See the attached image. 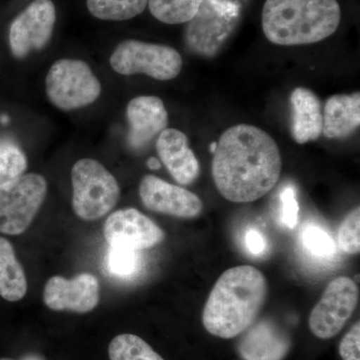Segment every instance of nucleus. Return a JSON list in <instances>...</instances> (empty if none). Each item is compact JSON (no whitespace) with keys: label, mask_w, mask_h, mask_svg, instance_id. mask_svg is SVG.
Returning a JSON list of instances; mask_svg holds the SVG:
<instances>
[{"label":"nucleus","mask_w":360,"mask_h":360,"mask_svg":"<svg viewBox=\"0 0 360 360\" xmlns=\"http://www.w3.org/2000/svg\"><path fill=\"white\" fill-rule=\"evenodd\" d=\"M281 168L276 142L253 125H234L225 130L213 153L215 186L231 202H252L264 198L276 186Z\"/></svg>","instance_id":"f257e3e1"},{"label":"nucleus","mask_w":360,"mask_h":360,"mask_svg":"<svg viewBox=\"0 0 360 360\" xmlns=\"http://www.w3.org/2000/svg\"><path fill=\"white\" fill-rule=\"evenodd\" d=\"M269 285L262 272L250 265L226 270L213 286L202 311L210 335L231 340L245 333L266 302Z\"/></svg>","instance_id":"f03ea898"},{"label":"nucleus","mask_w":360,"mask_h":360,"mask_svg":"<svg viewBox=\"0 0 360 360\" xmlns=\"http://www.w3.org/2000/svg\"><path fill=\"white\" fill-rule=\"evenodd\" d=\"M340 20L338 0H266L262 16L265 37L283 46L326 39L338 30Z\"/></svg>","instance_id":"7ed1b4c3"},{"label":"nucleus","mask_w":360,"mask_h":360,"mask_svg":"<svg viewBox=\"0 0 360 360\" xmlns=\"http://www.w3.org/2000/svg\"><path fill=\"white\" fill-rule=\"evenodd\" d=\"M241 15L239 0H203L198 13L186 22L187 49L203 58H213L236 30Z\"/></svg>","instance_id":"20e7f679"},{"label":"nucleus","mask_w":360,"mask_h":360,"mask_svg":"<svg viewBox=\"0 0 360 360\" xmlns=\"http://www.w3.org/2000/svg\"><path fill=\"white\" fill-rule=\"evenodd\" d=\"M72 207L79 219L92 221L108 214L117 205V180L101 162L92 158L78 160L71 170Z\"/></svg>","instance_id":"39448f33"},{"label":"nucleus","mask_w":360,"mask_h":360,"mask_svg":"<svg viewBox=\"0 0 360 360\" xmlns=\"http://www.w3.org/2000/svg\"><path fill=\"white\" fill-rule=\"evenodd\" d=\"M45 89L56 108L70 111L97 101L101 84L85 61L63 58L52 65L45 79Z\"/></svg>","instance_id":"423d86ee"},{"label":"nucleus","mask_w":360,"mask_h":360,"mask_svg":"<svg viewBox=\"0 0 360 360\" xmlns=\"http://www.w3.org/2000/svg\"><path fill=\"white\" fill-rule=\"evenodd\" d=\"M110 63L118 75H146L165 82L179 77L184 61L174 47L127 39L116 46Z\"/></svg>","instance_id":"0eeeda50"},{"label":"nucleus","mask_w":360,"mask_h":360,"mask_svg":"<svg viewBox=\"0 0 360 360\" xmlns=\"http://www.w3.org/2000/svg\"><path fill=\"white\" fill-rule=\"evenodd\" d=\"M46 193V180L37 174H22L0 184V232L23 233L44 205Z\"/></svg>","instance_id":"6e6552de"},{"label":"nucleus","mask_w":360,"mask_h":360,"mask_svg":"<svg viewBox=\"0 0 360 360\" xmlns=\"http://www.w3.org/2000/svg\"><path fill=\"white\" fill-rule=\"evenodd\" d=\"M359 300L356 283L349 277H336L326 286L321 300L310 312V330L321 340L335 338L354 314Z\"/></svg>","instance_id":"1a4fd4ad"},{"label":"nucleus","mask_w":360,"mask_h":360,"mask_svg":"<svg viewBox=\"0 0 360 360\" xmlns=\"http://www.w3.org/2000/svg\"><path fill=\"white\" fill-rule=\"evenodd\" d=\"M56 21L52 0H34L18 14L9 27V49L14 58H27L44 49L51 41Z\"/></svg>","instance_id":"9d476101"},{"label":"nucleus","mask_w":360,"mask_h":360,"mask_svg":"<svg viewBox=\"0 0 360 360\" xmlns=\"http://www.w3.org/2000/svg\"><path fill=\"white\" fill-rule=\"evenodd\" d=\"M103 231L110 246L137 251L155 248L165 236L158 224L134 208L113 212L106 219Z\"/></svg>","instance_id":"9b49d317"},{"label":"nucleus","mask_w":360,"mask_h":360,"mask_svg":"<svg viewBox=\"0 0 360 360\" xmlns=\"http://www.w3.org/2000/svg\"><path fill=\"white\" fill-rule=\"evenodd\" d=\"M139 196L143 205L151 212L177 219H196L203 210L202 201L196 194L155 175H146L141 179Z\"/></svg>","instance_id":"f8f14e48"},{"label":"nucleus","mask_w":360,"mask_h":360,"mask_svg":"<svg viewBox=\"0 0 360 360\" xmlns=\"http://www.w3.org/2000/svg\"><path fill=\"white\" fill-rule=\"evenodd\" d=\"M45 305L52 310H71L86 314L99 302V283L94 274H82L68 279L53 276L45 284Z\"/></svg>","instance_id":"ddd939ff"},{"label":"nucleus","mask_w":360,"mask_h":360,"mask_svg":"<svg viewBox=\"0 0 360 360\" xmlns=\"http://www.w3.org/2000/svg\"><path fill=\"white\" fill-rule=\"evenodd\" d=\"M127 117L129 124L127 141L135 150L146 148L168 125L165 103L155 96L131 99L127 104Z\"/></svg>","instance_id":"4468645a"},{"label":"nucleus","mask_w":360,"mask_h":360,"mask_svg":"<svg viewBox=\"0 0 360 360\" xmlns=\"http://www.w3.org/2000/svg\"><path fill=\"white\" fill-rule=\"evenodd\" d=\"M291 348L290 335L270 319L255 322L238 343L243 360H283Z\"/></svg>","instance_id":"2eb2a0df"},{"label":"nucleus","mask_w":360,"mask_h":360,"mask_svg":"<svg viewBox=\"0 0 360 360\" xmlns=\"http://www.w3.org/2000/svg\"><path fill=\"white\" fill-rule=\"evenodd\" d=\"M156 150L175 181L188 186L198 179L200 163L189 148L188 139L184 132L175 129L163 130L158 135Z\"/></svg>","instance_id":"dca6fc26"},{"label":"nucleus","mask_w":360,"mask_h":360,"mask_svg":"<svg viewBox=\"0 0 360 360\" xmlns=\"http://www.w3.org/2000/svg\"><path fill=\"white\" fill-rule=\"evenodd\" d=\"M291 135L297 143L316 141L322 134L323 113L311 90L297 87L290 96Z\"/></svg>","instance_id":"f3484780"},{"label":"nucleus","mask_w":360,"mask_h":360,"mask_svg":"<svg viewBox=\"0 0 360 360\" xmlns=\"http://www.w3.org/2000/svg\"><path fill=\"white\" fill-rule=\"evenodd\" d=\"M322 134L329 139H345L360 124V94H338L326 101Z\"/></svg>","instance_id":"a211bd4d"},{"label":"nucleus","mask_w":360,"mask_h":360,"mask_svg":"<svg viewBox=\"0 0 360 360\" xmlns=\"http://www.w3.org/2000/svg\"><path fill=\"white\" fill-rule=\"evenodd\" d=\"M27 292L23 267L16 258L13 245L0 238V296L7 302L22 300Z\"/></svg>","instance_id":"6ab92c4d"},{"label":"nucleus","mask_w":360,"mask_h":360,"mask_svg":"<svg viewBox=\"0 0 360 360\" xmlns=\"http://www.w3.org/2000/svg\"><path fill=\"white\" fill-rule=\"evenodd\" d=\"M148 0H87V9L101 20L124 21L139 15L148 7Z\"/></svg>","instance_id":"aec40b11"},{"label":"nucleus","mask_w":360,"mask_h":360,"mask_svg":"<svg viewBox=\"0 0 360 360\" xmlns=\"http://www.w3.org/2000/svg\"><path fill=\"white\" fill-rule=\"evenodd\" d=\"M203 0H148L153 18L167 25L188 22L198 13Z\"/></svg>","instance_id":"412c9836"},{"label":"nucleus","mask_w":360,"mask_h":360,"mask_svg":"<svg viewBox=\"0 0 360 360\" xmlns=\"http://www.w3.org/2000/svg\"><path fill=\"white\" fill-rule=\"evenodd\" d=\"M108 355L110 360H165L146 341L129 333L111 340Z\"/></svg>","instance_id":"4be33fe9"},{"label":"nucleus","mask_w":360,"mask_h":360,"mask_svg":"<svg viewBox=\"0 0 360 360\" xmlns=\"http://www.w3.org/2000/svg\"><path fill=\"white\" fill-rule=\"evenodd\" d=\"M139 251L120 246H110L105 257V267L111 276L129 278L141 269Z\"/></svg>","instance_id":"5701e85b"},{"label":"nucleus","mask_w":360,"mask_h":360,"mask_svg":"<svg viewBox=\"0 0 360 360\" xmlns=\"http://www.w3.org/2000/svg\"><path fill=\"white\" fill-rule=\"evenodd\" d=\"M27 168V158L13 143L0 144V184L21 176Z\"/></svg>","instance_id":"b1692460"},{"label":"nucleus","mask_w":360,"mask_h":360,"mask_svg":"<svg viewBox=\"0 0 360 360\" xmlns=\"http://www.w3.org/2000/svg\"><path fill=\"white\" fill-rule=\"evenodd\" d=\"M360 210L354 208L345 217L338 231V245L348 255H356L360 251Z\"/></svg>","instance_id":"393cba45"},{"label":"nucleus","mask_w":360,"mask_h":360,"mask_svg":"<svg viewBox=\"0 0 360 360\" xmlns=\"http://www.w3.org/2000/svg\"><path fill=\"white\" fill-rule=\"evenodd\" d=\"M302 243L314 255L326 258L335 255V245L328 232L321 227L309 225L303 231Z\"/></svg>","instance_id":"a878e982"},{"label":"nucleus","mask_w":360,"mask_h":360,"mask_svg":"<svg viewBox=\"0 0 360 360\" xmlns=\"http://www.w3.org/2000/svg\"><path fill=\"white\" fill-rule=\"evenodd\" d=\"M281 219L283 224L290 229H295L298 221L297 200L292 186H286L281 193Z\"/></svg>","instance_id":"bb28decb"},{"label":"nucleus","mask_w":360,"mask_h":360,"mask_svg":"<svg viewBox=\"0 0 360 360\" xmlns=\"http://www.w3.org/2000/svg\"><path fill=\"white\" fill-rule=\"evenodd\" d=\"M360 323L356 322L340 345V354L342 360H360Z\"/></svg>","instance_id":"cd10ccee"},{"label":"nucleus","mask_w":360,"mask_h":360,"mask_svg":"<svg viewBox=\"0 0 360 360\" xmlns=\"http://www.w3.org/2000/svg\"><path fill=\"white\" fill-rule=\"evenodd\" d=\"M245 245L250 253L260 255L266 250V241L262 234L255 229H250L245 234Z\"/></svg>","instance_id":"c85d7f7f"},{"label":"nucleus","mask_w":360,"mask_h":360,"mask_svg":"<svg viewBox=\"0 0 360 360\" xmlns=\"http://www.w3.org/2000/svg\"><path fill=\"white\" fill-rule=\"evenodd\" d=\"M148 165L151 169H160V161L155 158H151L150 160L148 161Z\"/></svg>","instance_id":"c756f323"},{"label":"nucleus","mask_w":360,"mask_h":360,"mask_svg":"<svg viewBox=\"0 0 360 360\" xmlns=\"http://www.w3.org/2000/svg\"><path fill=\"white\" fill-rule=\"evenodd\" d=\"M21 360H44L40 359L37 355H26V356L23 357Z\"/></svg>","instance_id":"7c9ffc66"},{"label":"nucleus","mask_w":360,"mask_h":360,"mask_svg":"<svg viewBox=\"0 0 360 360\" xmlns=\"http://www.w3.org/2000/svg\"><path fill=\"white\" fill-rule=\"evenodd\" d=\"M217 143H215V142H213L212 144V146H210V150H212V153H214L215 149H217Z\"/></svg>","instance_id":"2f4dec72"},{"label":"nucleus","mask_w":360,"mask_h":360,"mask_svg":"<svg viewBox=\"0 0 360 360\" xmlns=\"http://www.w3.org/2000/svg\"><path fill=\"white\" fill-rule=\"evenodd\" d=\"M0 360H13V359H0Z\"/></svg>","instance_id":"473e14b6"}]
</instances>
